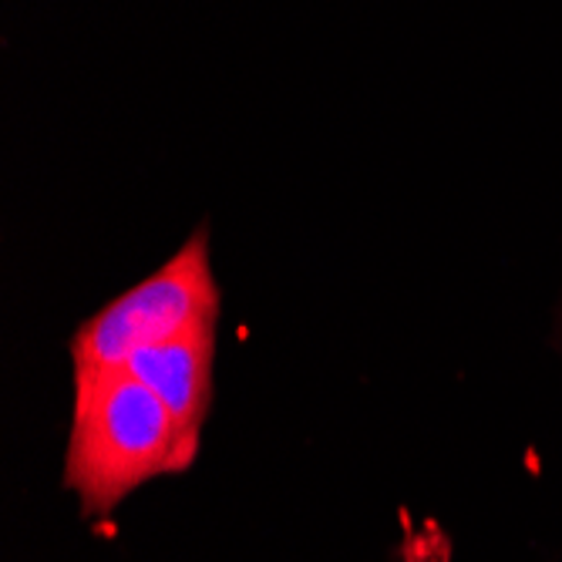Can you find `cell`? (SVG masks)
<instances>
[{"instance_id":"6da1fadb","label":"cell","mask_w":562,"mask_h":562,"mask_svg":"<svg viewBox=\"0 0 562 562\" xmlns=\"http://www.w3.org/2000/svg\"><path fill=\"white\" fill-rule=\"evenodd\" d=\"M176 472V425L128 368H75L65 482L88 513H109L138 485Z\"/></svg>"},{"instance_id":"3957f363","label":"cell","mask_w":562,"mask_h":562,"mask_svg":"<svg viewBox=\"0 0 562 562\" xmlns=\"http://www.w3.org/2000/svg\"><path fill=\"white\" fill-rule=\"evenodd\" d=\"M213 347L216 324H199L166 344L135 350L125 364L159 394L176 425V472H186L199 451L202 422L213 397Z\"/></svg>"},{"instance_id":"7a4b0ae2","label":"cell","mask_w":562,"mask_h":562,"mask_svg":"<svg viewBox=\"0 0 562 562\" xmlns=\"http://www.w3.org/2000/svg\"><path fill=\"white\" fill-rule=\"evenodd\" d=\"M216 311L210 233L195 229L162 270L101 306L75 334V368H125L142 347L166 344L199 324H216Z\"/></svg>"}]
</instances>
